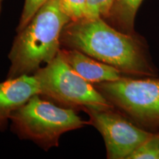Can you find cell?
Returning <instances> with one entry per match:
<instances>
[{
  "label": "cell",
  "instance_id": "cell-1",
  "mask_svg": "<svg viewBox=\"0 0 159 159\" xmlns=\"http://www.w3.org/2000/svg\"><path fill=\"white\" fill-rule=\"evenodd\" d=\"M61 43V47L77 49L124 75H157L142 38L119 31L102 18L69 21L63 29Z\"/></svg>",
  "mask_w": 159,
  "mask_h": 159
},
{
  "label": "cell",
  "instance_id": "cell-2",
  "mask_svg": "<svg viewBox=\"0 0 159 159\" xmlns=\"http://www.w3.org/2000/svg\"><path fill=\"white\" fill-rule=\"evenodd\" d=\"M69 21L61 9L59 0H48L17 32L8 54L11 66L7 78L34 74L41 64L52 61L61 48L63 27Z\"/></svg>",
  "mask_w": 159,
  "mask_h": 159
},
{
  "label": "cell",
  "instance_id": "cell-3",
  "mask_svg": "<svg viewBox=\"0 0 159 159\" xmlns=\"http://www.w3.org/2000/svg\"><path fill=\"white\" fill-rule=\"evenodd\" d=\"M41 97L34 95L12 113V130L21 139L32 141L47 151L58 146L63 134L89 125L74 109L57 105Z\"/></svg>",
  "mask_w": 159,
  "mask_h": 159
},
{
  "label": "cell",
  "instance_id": "cell-4",
  "mask_svg": "<svg viewBox=\"0 0 159 159\" xmlns=\"http://www.w3.org/2000/svg\"><path fill=\"white\" fill-rule=\"evenodd\" d=\"M33 75L39 83L40 95L60 106L72 109L85 107L114 108L94 84L77 74L59 52Z\"/></svg>",
  "mask_w": 159,
  "mask_h": 159
},
{
  "label": "cell",
  "instance_id": "cell-5",
  "mask_svg": "<svg viewBox=\"0 0 159 159\" xmlns=\"http://www.w3.org/2000/svg\"><path fill=\"white\" fill-rule=\"evenodd\" d=\"M123 76L94 84L113 106L145 130L159 128V79Z\"/></svg>",
  "mask_w": 159,
  "mask_h": 159
},
{
  "label": "cell",
  "instance_id": "cell-6",
  "mask_svg": "<svg viewBox=\"0 0 159 159\" xmlns=\"http://www.w3.org/2000/svg\"><path fill=\"white\" fill-rule=\"evenodd\" d=\"M81 110L89 115V125L102 136L109 159H128L155 134L130 121L115 108L85 107Z\"/></svg>",
  "mask_w": 159,
  "mask_h": 159
},
{
  "label": "cell",
  "instance_id": "cell-7",
  "mask_svg": "<svg viewBox=\"0 0 159 159\" xmlns=\"http://www.w3.org/2000/svg\"><path fill=\"white\" fill-rule=\"evenodd\" d=\"M40 94L33 75L7 78L0 83V131H5L12 113L25 105L32 97Z\"/></svg>",
  "mask_w": 159,
  "mask_h": 159
},
{
  "label": "cell",
  "instance_id": "cell-8",
  "mask_svg": "<svg viewBox=\"0 0 159 159\" xmlns=\"http://www.w3.org/2000/svg\"><path fill=\"white\" fill-rule=\"evenodd\" d=\"M60 55L77 74L89 83L114 81L124 76L120 71L75 49L61 47Z\"/></svg>",
  "mask_w": 159,
  "mask_h": 159
},
{
  "label": "cell",
  "instance_id": "cell-9",
  "mask_svg": "<svg viewBox=\"0 0 159 159\" xmlns=\"http://www.w3.org/2000/svg\"><path fill=\"white\" fill-rule=\"evenodd\" d=\"M142 2L143 0H114L109 16L105 21L119 31L135 34V19Z\"/></svg>",
  "mask_w": 159,
  "mask_h": 159
},
{
  "label": "cell",
  "instance_id": "cell-10",
  "mask_svg": "<svg viewBox=\"0 0 159 159\" xmlns=\"http://www.w3.org/2000/svg\"><path fill=\"white\" fill-rule=\"evenodd\" d=\"M128 159H159V134H154L145 141Z\"/></svg>",
  "mask_w": 159,
  "mask_h": 159
},
{
  "label": "cell",
  "instance_id": "cell-11",
  "mask_svg": "<svg viewBox=\"0 0 159 159\" xmlns=\"http://www.w3.org/2000/svg\"><path fill=\"white\" fill-rule=\"evenodd\" d=\"M61 9L71 21L88 17L86 0H59Z\"/></svg>",
  "mask_w": 159,
  "mask_h": 159
},
{
  "label": "cell",
  "instance_id": "cell-12",
  "mask_svg": "<svg viewBox=\"0 0 159 159\" xmlns=\"http://www.w3.org/2000/svg\"><path fill=\"white\" fill-rule=\"evenodd\" d=\"M87 19L102 18L106 20L109 16L114 0H86Z\"/></svg>",
  "mask_w": 159,
  "mask_h": 159
},
{
  "label": "cell",
  "instance_id": "cell-13",
  "mask_svg": "<svg viewBox=\"0 0 159 159\" xmlns=\"http://www.w3.org/2000/svg\"><path fill=\"white\" fill-rule=\"evenodd\" d=\"M47 1L48 0H25L16 32L21 30Z\"/></svg>",
  "mask_w": 159,
  "mask_h": 159
},
{
  "label": "cell",
  "instance_id": "cell-14",
  "mask_svg": "<svg viewBox=\"0 0 159 159\" xmlns=\"http://www.w3.org/2000/svg\"><path fill=\"white\" fill-rule=\"evenodd\" d=\"M4 0H0V14H1L2 8V4H3Z\"/></svg>",
  "mask_w": 159,
  "mask_h": 159
}]
</instances>
